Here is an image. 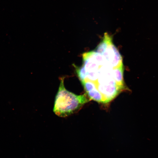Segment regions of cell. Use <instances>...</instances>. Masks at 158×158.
Listing matches in <instances>:
<instances>
[{"label":"cell","mask_w":158,"mask_h":158,"mask_svg":"<svg viewBox=\"0 0 158 158\" xmlns=\"http://www.w3.org/2000/svg\"><path fill=\"white\" fill-rule=\"evenodd\" d=\"M64 77L60 78L53 110L55 114L61 117H65L76 112L90 99L86 93L77 95L66 89L64 83Z\"/></svg>","instance_id":"1"},{"label":"cell","mask_w":158,"mask_h":158,"mask_svg":"<svg viewBox=\"0 0 158 158\" xmlns=\"http://www.w3.org/2000/svg\"><path fill=\"white\" fill-rule=\"evenodd\" d=\"M100 54L102 56L106 64L109 67L115 68L123 65L122 57L112 40L109 43L103 53Z\"/></svg>","instance_id":"2"}]
</instances>
